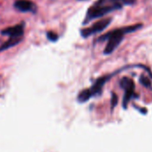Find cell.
<instances>
[{"label":"cell","instance_id":"obj_1","mask_svg":"<svg viewBox=\"0 0 152 152\" xmlns=\"http://www.w3.org/2000/svg\"><path fill=\"white\" fill-rule=\"evenodd\" d=\"M135 2L136 0H98L89 8L83 21V24L100 18L115 10L121 9L124 6L133 5Z\"/></svg>","mask_w":152,"mask_h":152},{"label":"cell","instance_id":"obj_10","mask_svg":"<svg viewBox=\"0 0 152 152\" xmlns=\"http://www.w3.org/2000/svg\"><path fill=\"white\" fill-rule=\"evenodd\" d=\"M47 37L52 42H56L58 39V35L55 31H49L47 32Z\"/></svg>","mask_w":152,"mask_h":152},{"label":"cell","instance_id":"obj_13","mask_svg":"<svg viewBox=\"0 0 152 152\" xmlns=\"http://www.w3.org/2000/svg\"><path fill=\"white\" fill-rule=\"evenodd\" d=\"M79 1H85V0H79Z\"/></svg>","mask_w":152,"mask_h":152},{"label":"cell","instance_id":"obj_3","mask_svg":"<svg viewBox=\"0 0 152 152\" xmlns=\"http://www.w3.org/2000/svg\"><path fill=\"white\" fill-rule=\"evenodd\" d=\"M111 22H112V18L101 19V20L98 21L97 23H95L91 27L86 28V29H83L81 31V35L83 38H88V37H90L91 35H94V34H97L99 32H101L102 31H104L106 28H107L109 26Z\"/></svg>","mask_w":152,"mask_h":152},{"label":"cell","instance_id":"obj_9","mask_svg":"<svg viewBox=\"0 0 152 152\" xmlns=\"http://www.w3.org/2000/svg\"><path fill=\"white\" fill-rule=\"evenodd\" d=\"M91 98V92H90L89 89H85V90L82 91L79 93L77 99H78L79 102L84 103V102L88 101Z\"/></svg>","mask_w":152,"mask_h":152},{"label":"cell","instance_id":"obj_5","mask_svg":"<svg viewBox=\"0 0 152 152\" xmlns=\"http://www.w3.org/2000/svg\"><path fill=\"white\" fill-rule=\"evenodd\" d=\"M14 7L20 12H23V13H27V12L35 13L37 11L36 5L33 2L30 1V0H16L14 4Z\"/></svg>","mask_w":152,"mask_h":152},{"label":"cell","instance_id":"obj_11","mask_svg":"<svg viewBox=\"0 0 152 152\" xmlns=\"http://www.w3.org/2000/svg\"><path fill=\"white\" fill-rule=\"evenodd\" d=\"M140 83H141L145 87H148V88H150V87H151V83H150V81L148 80V78L145 77L144 75L140 76Z\"/></svg>","mask_w":152,"mask_h":152},{"label":"cell","instance_id":"obj_6","mask_svg":"<svg viewBox=\"0 0 152 152\" xmlns=\"http://www.w3.org/2000/svg\"><path fill=\"white\" fill-rule=\"evenodd\" d=\"M112 76H113V74L105 75V76H102V77L99 78V79L95 82V83L91 86V88L89 89L91 97L96 96V95H99V94L101 93L102 89H103V86H104L105 83L112 77Z\"/></svg>","mask_w":152,"mask_h":152},{"label":"cell","instance_id":"obj_12","mask_svg":"<svg viewBox=\"0 0 152 152\" xmlns=\"http://www.w3.org/2000/svg\"><path fill=\"white\" fill-rule=\"evenodd\" d=\"M112 97H113V102H112V105H113V107L116 105V103H117V97H116V95L115 94V93H113V95H112Z\"/></svg>","mask_w":152,"mask_h":152},{"label":"cell","instance_id":"obj_7","mask_svg":"<svg viewBox=\"0 0 152 152\" xmlns=\"http://www.w3.org/2000/svg\"><path fill=\"white\" fill-rule=\"evenodd\" d=\"M3 35H7L12 38H23L24 30H23V24H17L13 27H8L6 28L1 31Z\"/></svg>","mask_w":152,"mask_h":152},{"label":"cell","instance_id":"obj_8","mask_svg":"<svg viewBox=\"0 0 152 152\" xmlns=\"http://www.w3.org/2000/svg\"><path fill=\"white\" fill-rule=\"evenodd\" d=\"M22 39H23V38H12V37H10L7 41H6L1 47H0V51L7 50L8 48H11L12 47L18 45L22 41Z\"/></svg>","mask_w":152,"mask_h":152},{"label":"cell","instance_id":"obj_2","mask_svg":"<svg viewBox=\"0 0 152 152\" xmlns=\"http://www.w3.org/2000/svg\"><path fill=\"white\" fill-rule=\"evenodd\" d=\"M142 27V24L137 23L134 25H130V26H124L119 29H115L114 31H111L101 37L98 39V41H107V44L104 49V54L105 55H110L112 54L121 44V42L124 39V35L128 33H132L133 31H136L140 30Z\"/></svg>","mask_w":152,"mask_h":152},{"label":"cell","instance_id":"obj_4","mask_svg":"<svg viewBox=\"0 0 152 152\" xmlns=\"http://www.w3.org/2000/svg\"><path fill=\"white\" fill-rule=\"evenodd\" d=\"M120 86L122 89L124 90V107H126L127 104L129 101L135 97V92H134V83L132 79L124 77L120 81Z\"/></svg>","mask_w":152,"mask_h":152}]
</instances>
